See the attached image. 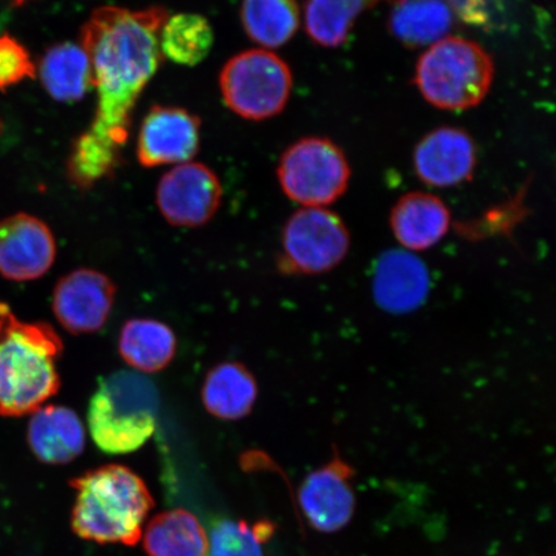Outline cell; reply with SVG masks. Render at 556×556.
I'll return each mask as SVG.
<instances>
[{
    "instance_id": "9",
    "label": "cell",
    "mask_w": 556,
    "mask_h": 556,
    "mask_svg": "<svg viewBox=\"0 0 556 556\" xmlns=\"http://www.w3.org/2000/svg\"><path fill=\"white\" fill-rule=\"evenodd\" d=\"M222 198L217 174L201 163L176 166L164 174L156 190L159 211L174 227L206 225L217 214Z\"/></svg>"
},
{
    "instance_id": "7",
    "label": "cell",
    "mask_w": 556,
    "mask_h": 556,
    "mask_svg": "<svg viewBox=\"0 0 556 556\" xmlns=\"http://www.w3.org/2000/svg\"><path fill=\"white\" fill-rule=\"evenodd\" d=\"M277 177L290 200L303 207L329 206L350 186V163L329 138L308 137L291 144L278 163Z\"/></svg>"
},
{
    "instance_id": "1",
    "label": "cell",
    "mask_w": 556,
    "mask_h": 556,
    "mask_svg": "<svg viewBox=\"0 0 556 556\" xmlns=\"http://www.w3.org/2000/svg\"><path fill=\"white\" fill-rule=\"evenodd\" d=\"M164 7L131 11L100 7L83 25L80 46L92 66L97 106L90 127L75 139L67 177L85 191L113 177L128 143L131 113L162 62Z\"/></svg>"
},
{
    "instance_id": "10",
    "label": "cell",
    "mask_w": 556,
    "mask_h": 556,
    "mask_svg": "<svg viewBox=\"0 0 556 556\" xmlns=\"http://www.w3.org/2000/svg\"><path fill=\"white\" fill-rule=\"evenodd\" d=\"M352 465L336 452L331 460L305 477L299 505L312 528L321 533L342 531L356 511Z\"/></svg>"
},
{
    "instance_id": "29",
    "label": "cell",
    "mask_w": 556,
    "mask_h": 556,
    "mask_svg": "<svg viewBox=\"0 0 556 556\" xmlns=\"http://www.w3.org/2000/svg\"><path fill=\"white\" fill-rule=\"evenodd\" d=\"M13 2H15L16 5H23L26 0H13Z\"/></svg>"
},
{
    "instance_id": "5",
    "label": "cell",
    "mask_w": 556,
    "mask_h": 556,
    "mask_svg": "<svg viewBox=\"0 0 556 556\" xmlns=\"http://www.w3.org/2000/svg\"><path fill=\"white\" fill-rule=\"evenodd\" d=\"M495 66L476 41L446 37L417 60L415 85L434 108L462 111L478 106L489 94Z\"/></svg>"
},
{
    "instance_id": "2",
    "label": "cell",
    "mask_w": 556,
    "mask_h": 556,
    "mask_svg": "<svg viewBox=\"0 0 556 556\" xmlns=\"http://www.w3.org/2000/svg\"><path fill=\"white\" fill-rule=\"evenodd\" d=\"M62 352L50 324L21 321L0 303V416L31 415L58 394Z\"/></svg>"
},
{
    "instance_id": "16",
    "label": "cell",
    "mask_w": 556,
    "mask_h": 556,
    "mask_svg": "<svg viewBox=\"0 0 556 556\" xmlns=\"http://www.w3.org/2000/svg\"><path fill=\"white\" fill-rule=\"evenodd\" d=\"M389 225L402 249L415 254L427 252L446 238L451 212L433 193L409 192L394 204Z\"/></svg>"
},
{
    "instance_id": "8",
    "label": "cell",
    "mask_w": 556,
    "mask_h": 556,
    "mask_svg": "<svg viewBox=\"0 0 556 556\" xmlns=\"http://www.w3.org/2000/svg\"><path fill=\"white\" fill-rule=\"evenodd\" d=\"M278 268L288 275L318 276L342 264L351 233L342 217L328 207H301L285 224Z\"/></svg>"
},
{
    "instance_id": "14",
    "label": "cell",
    "mask_w": 556,
    "mask_h": 556,
    "mask_svg": "<svg viewBox=\"0 0 556 556\" xmlns=\"http://www.w3.org/2000/svg\"><path fill=\"white\" fill-rule=\"evenodd\" d=\"M476 164V143L460 128L442 127L430 131L414 151L416 176L422 184L437 189L468 182Z\"/></svg>"
},
{
    "instance_id": "20",
    "label": "cell",
    "mask_w": 556,
    "mask_h": 556,
    "mask_svg": "<svg viewBox=\"0 0 556 556\" xmlns=\"http://www.w3.org/2000/svg\"><path fill=\"white\" fill-rule=\"evenodd\" d=\"M119 353L125 363L139 372L162 371L176 356V333L157 319H129L121 331Z\"/></svg>"
},
{
    "instance_id": "11",
    "label": "cell",
    "mask_w": 556,
    "mask_h": 556,
    "mask_svg": "<svg viewBox=\"0 0 556 556\" xmlns=\"http://www.w3.org/2000/svg\"><path fill=\"white\" fill-rule=\"evenodd\" d=\"M116 287L100 270L79 268L55 283L52 309L70 333L85 336L100 331L113 311Z\"/></svg>"
},
{
    "instance_id": "23",
    "label": "cell",
    "mask_w": 556,
    "mask_h": 556,
    "mask_svg": "<svg viewBox=\"0 0 556 556\" xmlns=\"http://www.w3.org/2000/svg\"><path fill=\"white\" fill-rule=\"evenodd\" d=\"M240 18L254 43L278 48L293 39L301 25V11L295 0H242Z\"/></svg>"
},
{
    "instance_id": "15",
    "label": "cell",
    "mask_w": 556,
    "mask_h": 556,
    "mask_svg": "<svg viewBox=\"0 0 556 556\" xmlns=\"http://www.w3.org/2000/svg\"><path fill=\"white\" fill-rule=\"evenodd\" d=\"M372 296L378 307L392 315H406L419 309L430 291L426 263L405 249L382 253L375 263Z\"/></svg>"
},
{
    "instance_id": "18",
    "label": "cell",
    "mask_w": 556,
    "mask_h": 556,
    "mask_svg": "<svg viewBox=\"0 0 556 556\" xmlns=\"http://www.w3.org/2000/svg\"><path fill=\"white\" fill-rule=\"evenodd\" d=\"M206 412L226 421L241 420L258 400L254 375L239 363H222L207 372L201 388Z\"/></svg>"
},
{
    "instance_id": "25",
    "label": "cell",
    "mask_w": 556,
    "mask_h": 556,
    "mask_svg": "<svg viewBox=\"0 0 556 556\" xmlns=\"http://www.w3.org/2000/svg\"><path fill=\"white\" fill-rule=\"evenodd\" d=\"M213 45L211 24L197 13H179L168 17L160 31V51L178 65H199L212 51Z\"/></svg>"
},
{
    "instance_id": "27",
    "label": "cell",
    "mask_w": 556,
    "mask_h": 556,
    "mask_svg": "<svg viewBox=\"0 0 556 556\" xmlns=\"http://www.w3.org/2000/svg\"><path fill=\"white\" fill-rule=\"evenodd\" d=\"M37 75L29 51L15 37L3 34L0 37V90L3 93L25 79Z\"/></svg>"
},
{
    "instance_id": "21",
    "label": "cell",
    "mask_w": 556,
    "mask_h": 556,
    "mask_svg": "<svg viewBox=\"0 0 556 556\" xmlns=\"http://www.w3.org/2000/svg\"><path fill=\"white\" fill-rule=\"evenodd\" d=\"M454 13L444 0H399L389 26L395 38L409 48L430 47L448 37Z\"/></svg>"
},
{
    "instance_id": "4",
    "label": "cell",
    "mask_w": 556,
    "mask_h": 556,
    "mask_svg": "<svg viewBox=\"0 0 556 556\" xmlns=\"http://www.w3.org/2000/svg\"><path fill=\"white\" fill-rule=\"evenodd\" d=\"M159 407L156 387L142 374H111L100 382L89 402L90 435L106 454H131L155 433Z\"/></svg>"
},
{
    "instance_id": "6",
    "label": "cell",
    "mask_w": 556,
    "mask_h": 556,
    "mask_svg": "<svg viewBox=\"0 0 556 556\" xmlns=\"http://www.w3.org/2000/svg\"><path fill=\"white\" fill-rule=\"evenodd\" d=\"M227 108L243 119L261 122L281 114L293 89V74L280 55L250 50L229 60L219 76Z\"/></svg>"
},
{
    "instance_id": "26",
    "label": "cell",
    "mask_w": 556,
    "mask_h": 556,
    "mask_svg": "<svg viewBox=\"0 0 556 556\" xmlns=\"http://www.w3.org/2000/svg\"><path fill=\"white\" fill-rule=\"evenodd\" d=\"M275 525L263 519L218 520L208 538L207 556H264L263 547L274 536Z\"/></svg>"
},
{
    "instance_id": "13",
    "label": "cell",
    "mask_w": 556,
    "mask_h": 556,
    "mask_svg": "<svg viewBox=\"0 0 556 556\" xmlns=\"http://www.w3.org/2000/svg\"><path fill=\"white\" fill-rule=\"evenodd\" d=\"M201 121L180 108L152 106L141 124L137 157L144 168L185 164L200 149Z\"/></svg>"
},
{
    "instance_id": "22",
    "label": "cell",
    "mask_w": 556,
    "mask_h": 556,
    "mask_svg": "<svg viewBox=\"0 0 556 556\" xmlns=\"http://www.w3.org/2000/svg\"><path fill=\"white\" fill-rule=\"evenodd\" d=\"M144 551L149 556H207L208 538L192 513L168 510L146 527Z\"/></svg>"
},
{
    "instance_id": "28",
    "label": "cell",
    "mask_w": 556,
    "mask_h": 556,
    "mask_svg": "<svg viewBox=\"0 0 556 556\" xmlns=\"http://www.w3.org/2000/svg\"><path fill=\"white\" fill-rule=\"evenodd\" d=\"M452 13L464 23L484 26L490 23L491 0H444Z\"/></svg>"
},
{
    "instance_id": "12",
    "label": "cell",
    "mask_w": 556,
    "mask_h": 556,
    "mask_svg": "<svg viewBox=\"0 0 556 556\" xmlns=\"http://www.w3.org/2000/svg\"><path fill=\"white\" fill-rule=\"evenodd\" d=\"M58 255L54 236L43 220L26 213L0 220V275L7 280H38Z\"/></svg>"
},
{
    "instance_id": "17",
    "label": "cell",
    "mask_w": 556,
    "mask_h": 556,
    "mask_svg": "<svg viewBox=\"0 0 556 556\" xmlns=\"http://www.w3.org/2000/svg\"><path fill=\"white\" fill-rule=\"evenodd\" d=\"M27 443L39 462L65 465L86 448V428L74 409L64 406L40 407L27 426Z\"/></svg>"
},
{
    "instance_id": "24",
    "label": "cell",
    "mask_w": 556,
    "mask_h": 556,
    "mask_svg": "<svg viewBox=\"0 0 556 556\" xmlns=\"http://www.w3.org/2000/svg\"><path fill=\"white\" fill-rule=\"evenodd\" d=\"M379 0H307L304 25L316 45L337 48L345 43L356 20Z\"/></svg>"
},
{
    "instance_id": "19",
    "label": "cell",
    "mask_w": 556,
    "mask_h": 556,
    "mask_svg": "<svg viewBox=\"0 0 556 556\" xmlns=\"http://www.w3.org/2000/svg\"><path fill=\"white\" fill-rule=\"evenodd\" d=\"M41 85L54 101L79 102L92 89V66L83 47L75 43L54 45L40 60Z\"/></svg>"
},
{
    "instance_id": "3",
    "label": "cell",
    "mask_w": 556,
    "mask_h": 556,
    "mask_svg": "<svg viewBox=\"0 0 556 556\" xmlns=\"http://www.w3.org/2000/svg\"><path fill=\"white\" fill-rule=\"evenodd\" d=\"M73 530L97 544L135 546L152 507L148 485L122 465H104L74 478Z\"/></svg>"
}]
</instances>
